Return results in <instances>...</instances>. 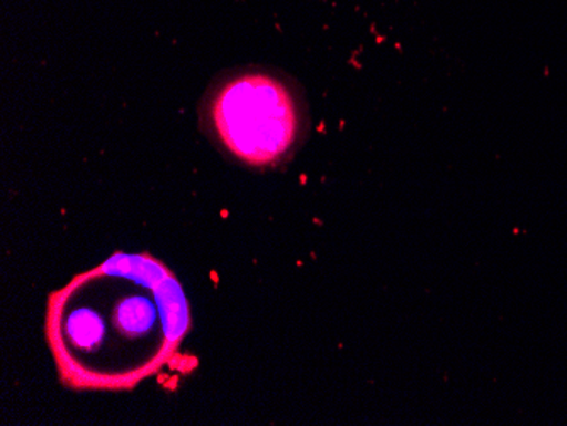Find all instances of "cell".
Listing matches in <instances>:
<instances>
[{
    "mask_svg": "<svg viewBox=\"0 0 567 426\" xmlns=\"http://www.w3.org/2000/svg\"><path fill=\"white\" fill-rule=\"evenodd\" d=\"M216 142L251 167H272L291 154L301 113L286 82L262 70H247L216 85L206 106Z\"/></svg>",
    "mask_w": 567,
    "mask_h": 426,
    "instance_id": "obj_2",
    "label": "cell"
},
{
    "mask_svg": "<svg viewBox=\"0 0 567 426\" xmlns=\"http://www.w3.org/2000/svg\"><path fill=\"white\" fill-rule=\"evenodd\" d=\"M189 330L183 285L145 253H116L48 301V343L73 389H132L167 364Z\"/></svg>",
    "mask_w": 567,
    "mask_h": 426,
    "instance_id": "obj_1",
    "label": "cell"
}]
</instances>
